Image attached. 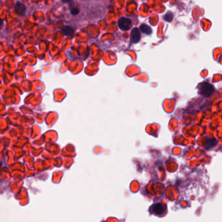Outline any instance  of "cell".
I'll return each mask as SVG.
<instances>
[{
  "label": "cell",
  "mask_w": 222,
  "mask_h": 222,
  "mask_svg": "<svg viewBox=\"0 0 222 222\" xmlns=\"http://www.w3.org/2000/svg\"><path fill=\"white\" fill-rule=\"evenodd\" d=\"M215 91V88L208 82H203L199 86V93L204 97H209Z\"/></svg>",
  "instance_id": "obj_1"
},
{
  "label": "cell",
  "mask_w": 222,
  "mask_h": 222,
  "mask_svg": "<svg viewBox=\"0 0 222 222\" xmlns=\"http://www.w3.org/2000/svg\"><path fill=\"white\" fill-rule=\"evenodd\" d=\"M150 212L156 216H163L167 212V207L161 203H156L150 208Z\"/></svg>",
  "instance_id": "obj_2"
},
{
  "label": "cell",
  "mask_w": 222,
  "mask_h": 222,
  "mask_svg": "<svg viewBox=\"0 0 222 222\" xmlns=\"http://www.w3.org/2000/svg\"><path fill=\"white\" fill-rule=\"evenodd\" d=\"M132 25L131 20L126 17H121L118 21V26L123 31L129 30L131 28Z\"/></svg>",
  "instance_id": "obj_3"
},
{
  "label": "cell",
  "mask_w": 222,
  "mask_h": 222,
  "mask_svg": "<svg viewBox=\"0 0 222 222\" xmlns=\"http://www.w3.org/2000/svg\"><path fill=\"white\" fill-rule=\"evenodd\" d=\"M141 39V33L137 27H134L130 33V41L132 43H137Z\"/></svg>",
  "instance_id": "obj_4"
},
{
  "label": "cell",
  "mask_w": 222,
  "mask_h": 222,
  "mask_svg": "<svg viewBox=\"0 0 222 222\" xmlns=\"http://www.w3.org/2000/svg\"><path fill=\"white\" fill-rule=\"evenodd\" d=\"M26 7L23 3H22L19 2H16L14 7V10L16 14L20 16H23L26 13Z\"/></svg>",
  "instance_id": "obj_5"
},
{
  "label": "cell",
  "mask_w": 222,
  "mask_h": 222,
  "mask_svg": "<svg viewBox=\"0 0 222 222\" xmlns=\"http://www.w3.org/2000/svg\"><path fill=\"white\" fill-rule=\"evenodd\" d=\"M61 31L63 33V35L66 36H72L74 33V29L70 26H65L63 27Z\"/></svg>",
  "instance_id": "obj_6"
},
{
  "label": "cell",
  "mask_w": 222,
  "mask_h": 222,
  "mask_svg": "<svg viewBox=\"0 0 222 222\" xmlns=\"http://www.w3.org/2000/svg\"><path fill=\"white\" fill-rule=\"evenodd\" d=\"M140 29L141 30V31L143 33H145L146 35H151V33H153V30L151 29V27H150L149 26H148L147 24H143L140 26Z\"/></svg>",
  "instance_id": "obj_7"
},
{
  "label": "cell",
  "mask_w": 222,
  "mask_h": 222,
  "mask_svg": "<svg viewBox=\"0 0 222 222\" xmlns=\"http://www.w3.org/2000/svg\"><path fill=\"white\" fill-rule=\"evenodd\" d=\"M174 18V15L173 13L171 12V11H168V12L165 14L164 16V19L168 22H171L173 21Z\"/></svg>",
  "instance_id": "obj_8"
},
{
  "label": "cell",
  "mask_w": 222,
  "mask_h": 222,
  "mask_svg": "<svg viewBox=\"0 0 222 222\" xmlns=\"http://www.w3.org/2000/svg\"><path fill=\"white\" fill-rule=\"evenodd\" d=\"M70 13L73 15H76L80 13V9L77 7H73L72 8H70Z\"/></svg>",
  "instance_id": "obj_9"
}]
</instances>
